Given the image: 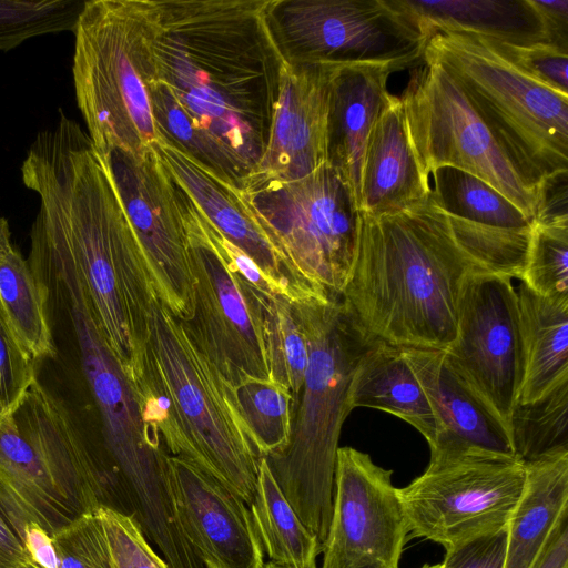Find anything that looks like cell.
Returning a JSON list of instances; mask_svg holds the SVG:
<instances>
[{"mask_svg": "<svg viewBox=\"0 0 568 568\" xmlns=\"http://www.w3.org/2000/svg\"><path fill=\"white\" fill-rule=\"evenodd\" d=\"M148 87L159 141L241 192L268 143L285 61L268 0H160Z\"/></svg>", "mask_w": 568, "mask_h": 568, "instance_id": "obj_1", "label": "cell"}, {"mask_svg": "<svg viewBox=\"0 0 568 568\" xmlns=\"http://www.w3.org/2000/svg\"><path fill=\"white\" fill-rule=\"evenodd\" d=\"M21 179L40 200L30 233L32 272L44 287L80 292L105 346L135 385L158 296L104 156L60 111L30 145Z\"/></svg>", "mask_w": 568, "mask_h": 568, "instance_id": "obj_2", "label": "cell"}, {"mask_svg": "<svg viewBox=\"0 0 568 568\" xmlns=\"http://www.w3.org/2000/svg\"><path fill=\"white\" fill-rule=\"evenodd\" d=\"M493 273L460 242L428 195L400 212H358L353 267L341 301L374 339L446 351L457 331L467 278Z\"/></svg>", "mask_w": 568, "mask_h": 568, "instance_id": "obj_3", "label": "cell"}, {"mask_svg": "<svg viewBox=\"0 0 568 568\" xmlns=\"http://www.w3.org/2000/svg\"><path fill=\"white\" fill-rule=\"evenodd\" d=\"M148 428L166 453L215 478L251 505L258 459L236 390L211 365L186 324L156 300L142 378L131 385Z\"/></svg>", "mask_w": 568, "mask_h": 568, "instance_id": "obj_4", "label": "cell"}, {"mask_svg": "<svg viewBox=\"0 0 568 568\" xmlns=\"http://www.w3.org/2000/svg\"><path fill=\"white\" fill-rule=\"evenodd\" d=\"M292 305L307 342L308 363L290 442L281 454L265 459L323 550L332 518L339 434L352 412L349 385L359 358L375 339L341 297Z\"/></svg>", "mask_w": 568, "mask_h": 568, "instance_id": "obj_5", "label": "cell"}, {"mask_svg": "<svg viewBox=\"0 0 568 568\" xmlns=\"http://www.w3.org/2000/svg\"><path fill=\"white\" fill-rule=\"evenodd\" d=\"M160 20V0H87L82 6L73 30V83L101 155L139 153L160 140L148 91Z\"/></svg>", "mask_w": 568, "mask_h": 568, "instance_id": "obj_6", "label": "cell"}, {"mask_svg": "<svg viewBox=\"0 0 568 568\" xmlns=\"http://www.w3.org/2000/svg\"><path fill=\"white\" fill-rule=\"evenodd\" d=\"M422 61L439 64L457 83L525 180L568 172V94L510 62L483 34L444 30L427 40Z\"/></svg>", "mask_w": 568, "mask_h": 568, "instance_id": "obj_7", "label": "cell"}, {"mask_svg": "<svg viewBox=\"0 0 568 568\" xmlns=\"http://www.w3.org/2000/svg\"><path fill=\"white\" fill-rule=\"evenodd\" d=\"M240 195L272 242L312 285L341 297L357 246L358 209L327 163L292 181L266 182Z\"/></svg>", "mask_w": 568, "mask_h": 568, "instance_id": "obj_8", "label": "cell"}, {"mask_svg": "<svg viewBox=\"0 0 568 568\" xmlns=\"http://www.w3.org/2000/svg\"><path fill=\"white\" fill-rule=\"evenodd\" d=\"M267 22L288 65L422 61L427 38L402 0H268Z\"/></svg>", "mask_w": 568, "mask_h": 568, "instance_id": "obj_9", "label": "cell"}, {"mask_svg": "<svg viewBox=\"0 0 568 568\" xmlns=\"http://www.w3.org/2000/svg\"><path fill=\"white\" fill-rule=\"evenodd\" d=\"M399 97L410 146L424 180L440 166L470 173L534 222L541 190L528 183L499 146L453 78L422 61Z\"/></svg>", "mask_w": 568, "mask_h": 568, "instance_id": "obj_10", "label": "cell"}, {"mask_svg": "<svg viewBox=\"0 0 568 568\" xmlns=\"http://www.w3.org/2000/svg\"><path fill=\"white\" fill-rule=\"evenodd\" d=\"M526 474L516 456L470 453L430 459L420 476L398 488L409 537L447 550L507 527Z\"/></svg>", "mask_w": 568, "mask_h": 568, "instance_id": "obj_11", "label": "cell"}, {"mask_svg": "<svg viewBox=\"0 0 568 568\" xmlns=\"http://www.w3.org/2000/svg\"><path fill=\"white\" fill-rule=\"evenodd\" d=\"M74 332L82 373L98 409L108 458L121 477L133 508L156 515L172 504L169 454L145 425L134 390L105 346L83 296L59 287Z\"/></svg>", "mask_w": 568, "mask_h": 568, "instance_id": "obj_12", "label": "cell"}, {"mask_svg": "<svg viewBox=\"0 0 568 568\" xmlns=\"http://www.w3.org/2000/svg\"><path fill=\"white\" fill-rule=\"evenodd\" d=\"M187 232L195 294L193 317L184 323L195 343L235 390L247 382L271 378L263 295L229 268L212 223L194 201Z\"/></svg>", "mask_w": 568, "mask_h": 568, "instance_id": "obj_13", "label": "cell"}, {"mask_svg": "<svg viewBox=\"0 0 568 568\" xmlns=\"http://www.w3.org/2000/svg\"><path fill=\"white\" fill-rule=\"evenodd\" d=\"M103 156L159 301L173 316L190 322L195 294L187 232L192 197L154 144L139 153L112 150Z\"/></svg>", "mask_w": 568, "mask_h": 568, "instance_id": "obj_14", "label": "cell"}, {"mask_svg": "<svg viewBox=\"0 0 568 568\" xmlns=\"http://www.w3.org/2000/svg\"><path fill=\"white\" fill-rule=\"evenodd\" d=\"M444 352L452 367L510 433L524 374L518 298L511 277L478 273L467 278L456 336Z\"/></svg>", "mask_w": 568, "mask_h": 568, "instance_id": "obj_15", "label": "cell"}, {"mask_svg": "<svg viewBox=\"0 0 568 568\" xmlns=\"http://www.w3.org/2000/svg\"><path fill=\"white\" fill-rule=\"evenodd\" d=\"M392 470L338 447L322 568H398L409 530Z\"/></svg>", "mask_w": 568, "mask_h": 568, "instance_id": "obj_16", "label": "cell"}, {"mask_svg": "<svg viewBox=\"0 0 568 568\" xmlns=\"http://www.w3.org/2000/svg\"><path fill=\"white\" fill-rule=\"evenodd\" d=\"M59 496L79 518L101 506L133 516L120 475L89 448L65 406L36 379L16 409Z\"/></svg>", "mask_w": 568, "mask_h": 568, "instance_id": "obj_17", "label": "cell"}, {"mask_svg": "<svg viewBox=\"0 0 568 568\" xmlns=\"http://www.w3.org/2000/svg\"><path fill=\"white\" fill-rule=\"evenodd\" d=\"M180 528L204 568H263L250 508L231 489L192 464L169 455Z\"/></svg>", "mask_w": 568, "mask_h": 568, "instance_id": "obj_18", "label": "cell"}, {"mask_svg": "<svg viewBox=\"0 0 568 568\" xmlns=\"http://www.w3.org/2000/svg\"><path fill=\"white\" fill-rule=\"evenodd\" d=\"M334 67L285 64L268 143L243 190L297 180L327 163L329 80Z\"/></svg>", "mask_w": 568, "mask_h": 568, "instance_id": "obj_19", "label": "cell"}, {"mask_svg": "<svg viewBox=\"0 0 568 568\" xmlns=\"http://www.w3.org/2000/svg\"><path fill=\"white\" fill-rule=\"evenodd\" d=\"M154 146L207 220L257 264L281 296L291 303L333 298L293 267L255 220L239 191L175 146L164 141L156 142Z\"/></svg>", "mask_w": 568, "mask_h": 568, "instance_id": "obj_20", "label": "cell"}, {"mask_svg": "<svg viewBox=\"0 0 568 568\" xmlns=\"http://www.w3.org/2000/svg\"><path fill=\"white\" fill-rule=\"evenodd\" d=\"M400 348L435 416L430 459L470 453L515 456L506 424L452 367L444 351Z\"/></svg>", "mask_w": 568, "mask_h": 568, "instance_id": "obj_21", "label": "cell"}, {"mask_svg": "<svg viewBox=\"0 0 568 568\" xmlns=\"http://www.w3.org/2000/svg\"><path fill=\"white\" fill-rule=\"evenodd\" d=\"M389 63L335 64L329 80L326 151L329 164L351 189L358 212L364 154L374 123L390 98Z\"/></svg>", "mask_w": 568, "mask_h": 568, "instance_id": "obj_22", "label": "cell"}, {"mask_svg": "<svg viewBox=\"0 0 568 568\" xmlns=\"http://www.w3.org/2000/svg\"><path fill=\"white\" fill-rule=\"evenodd\" d=\"M430 193L405 125L399 97L390 94L371 131L361 178L359 212L379 216L400 212Z\"/></svg>", "mask_w": 568, "mask_h": 568, "instance_id": "obj_23", "label": "cell"}, {"mask_svg": "<svg viewBox=\"0 0 568 568\" xmlns=\"http://www.w3.org/2000/svg\"><path fill=\"white\" fill-rule=\"evenodd\" d=\"M0 514L21 541L31 524L52 537L77 519L13 412L0 415Z\"/></svg>", "mask_w": 568, "mask_h": 568, "instance_id": "obj_24", "label": "cell"}, {"mask_svg": "<svg viewBox=\"0 0 568 568\" xmlns=\"http://www.w3.org/2000/svg\"><path fill=\"white\" fill-rule=\"evenodd\" d=\"M348 404L384 410L415 427L430 445L436 420L429 400L400 347L375 339L354 372Z\"/></svg>", "mask_w": 568, "mask_h": 568, "instance_id": "obj_25", "label": "cell"}, {"mask_svg": "<svg viewBox=\"0 0 568 568\" xmlns=\"http://www.w3.org/2000/svg\"><path fill=\"white\" fill-rule=\"evenodd\" d=\"M526 471L524 494L508 524L504 568H532L568 509V449L527 463Z\"/></svg>", "mask_w": 568, "mask_h": 568, "instance_id": "obj_26", "label": "cell"}, {"mask_svg": "<svg viewBox=\"0 0 568 568\" xmlns=\"http://www.w3.org/2000/svg\"><path fill=\"white\" fill-rule=\"evenodd\" d=\"M524 374L517 403H532L568 382V303L517 291Z\"/></svg>", "mask_w": 568, "mask_h": 568, "instance_id": "obj_27", "label": "cell"}, {"mask_svg": "<svg viewBox=\"0 0 568 568\" xmlns=\"http://www.w3.org/2000/svg\"><path fill=\"white\" fill-rule=\"evenodd\" d=\"M402 1L416 17L427 40L437 31L453 30L516 44L550 43L532 0Z\"/></svg>", "mask_w": 568, "mask_h": 568, "instance_id": "obj_28", "label": "cell"}, {"mask_svg": "<svg viewBox=\"0 0 568 568\" xmlns=\"http://www.w3.org/2000/svg\"><path fill=\"white\" fill-rule=\"evenodd\" d=\"M250 510L270 561L286 568H317L321 546L285 498L263 457L258 459Z\"/></svg>", "mask_w": 568, "mask_h": 568, "instance_id": "obj_29", "label": "cell"}, {"mask_svg": "<svg viewBox=\"0 0 568 568\" xmlns=\"http://www.w3.org/2000/svg\"><path fill=\"white\" fill-rule=\"evenodd\" d=\"M49 295L14 247L0 262V301L17 336L37 362L55 354L47 314Z\"/></svg>", "mask_w": 568, "mask_h": 568, "instance_id": "obj_30", "label": "cell"}, {"mask_svg": "<svg viewBox=\"0 0 568 568\" xmlns=\"http://www.w3.org/2000/svg\"><path fill=\"white\" fill-rule=\"evenodd\" d=\"M430 175L434 185L429 196L448 214L501 229H527L532 224L508 199L470 173L440 166Z\"/></svg>", "mask_w": 568, "mask_h": 568, "instance_id": "obj_31", "label": "cell"}, {"mask_svg": "<svg viewBox=\"0 0 568 568\" xmlns=\"http://www.w3.org/2000/svg\"><path fill=\"white\" fill-rule=\"evenodd\" d=\"M236 400L260 457L281 454L290 442L296 410L288 388L272 378L251 381L236 389Z\"/></svg>", "mask_w": 568, "mask_h": 568, "instance_id": "obj_32", "label": "cell"}, {"mask_svg": "<svg viewBox=\"0 0 568 568\" xmlns=\"http://www.w3.org/2000/svg\"><path fill=\"white\" fill-rule=\"evenodd\" d=\"M510 437L515 456L525 464L568 449V382L539 400L517 403Z\"/></svg>", "mask_w": 568, "mask_h": 568, "instance_id": "obj_33", "label": "cell"}, {"mask_svg": "<svg viewBox=\"0 0 568 568\" xmlns=\"http://www.w3.org/2000/svg\"><path fill=\"white\" fill-rule=\"evenodd\" d=\"M263 297L270 377L286 386L297 405L308 363L307 342L292 303L277 295Z\"/></svg>", "mask_w": 568, "mask_h": 568, "instance_id": "obj_34", "label": "cell"}, {"mask_svg": "<svg viewBox=\"0 0 568 568\" xmlns=\"http://www.w3.org/2000/svg\"><path fill=\"white\" fill-rule=\"evenodd\" d=\"M520 280L542 297L568 303V216L532 222Z\"/></svg>", "mask_w": 568, "mask_h": 568, "instance_id": "obj_35", "label": "cell"}, {"mask_svg": "<svg viewBox=\"0 0 568 568\" xmlns=\"http://www.w3.org/2000/svg\"><path fill=\"white\" fill-rule=\"evenodd\" d=\"M83 0H0V51L45 34L74 30Z\"/></svg>", "mask_w": 568, "mask_h": 568, "instance_id": "obj_36", "label": "cell"}, {"mask_svg": "<svg viewBox=\"0 0 568 568\" xmlns=\"http://www.w3.org/2000/svg\"><path fill=\"white\" fill-rule=\"evenodd\" d=\"M59 568H114L97 511L83 515L52 536Z\"/></svg>", "mask_w": 568, "mask_h": 568, "instance_id": "obj_37", "label": "cell"}, {"mask_svg": "<svg viewBox=\"0 0 568 568\" xmlns=\"http://www.w3.org/2000/svg\"><path fill=\"white\" fill-rule=\"evenodd\" d=\"M110 547L114 568H171L159 556L133 516L101 506L97 510Z\"/></svg>", "mask_w": 568, "mask_h": 568, "instance_id": "obj_38", "label": "cell"}, {"mask_svg": "<svg viewBox=\"0 0 568 568\" xmlns=\"http://www.w3.org/2000/svg\"><path fill=\"white\" fill-rule=\"evenodd\" d=\"M34 361L30 357L0 301V408H17L30 385L37 379Z\"/></svg>", "mask_w": 568, "mask_h": 568, "instance_id": "obj_39", "label": "cell"}, {"mask_svg": "<svg viewBox=\"0 0 568 568\" xmlns=\"http://www.w3.org/2000/svg\"><path fill=\"white\" fill-rule=\"evenodd\" d=\"M487 38L519 69L546 85L568 94V50L544 42L516 44Z\"/></svg>", "mask_w": 568, "mask_h": 568, "instance_id": "obj_40", "label": "cell"}, {"mask_svg": "<svg viewBox=\"0 0 568 568\" xmlns=\"http://www.w3.org/2000/svg\"><path fill=\"white\" fill-rule=\"evenodd\" d=\"M508 526L446 550L440 568H504Z\"/></svg>", "mask_w": 568, "mask_h": 568, "instance_id": "obj_41", "label": "cell"}, {"mask_svg": "<svg viewBox=\"0 0 568 568\" xmlns=\"http://www.w3.org/2000/svg\"><path fill=\"white\" fill-rule=\"evenodd\" d=\"M213 236L226 265L232 272L244 280L261 295L265 297L281 296L277 288L265 276L257 264L239 247L230 243L214 225Z\"/></svg>", "mask_w": 568, "mask_h": 568, "instance_id": "obj_42", "label": "cell"}, {"mask_svg": "<svg viewBox=\"0 0 568 568\" xmlns=\"http://www.w3.org/2000/svg\"><path fill=\"white\" fill-rule=\"evenodd\" d=\"M532 2L542 19L549 42L568 50V0Z\"/></svg>", "mask_w": 568, "mask_h": 568, "instance_id": "obj_43", "label": "cell"}, {"mask_svg": "<svg viewBox=\"0 0 568 568\" xmlns=\"http://www.w3.org/2000/svg\"><path fill=\"white\" fill-rule=\"evenodd\" d=\"M532 568H568V509L552 527Z\"/></svg>", "mask_w": 568, "mask_h": 568, "instance_id": "obj_44", "label": "cell"}, {"mask_svg": "<svg viewBox=\"0 0 568 568\" xmlns=\"http://www.w3.org/2000/svg\"><path fill=\"white\" fill-rule=\"evenodd\" d=\"M22 544L33 568H59L52 537L40 526L36 524L27 526Z\"/></svg>", "mask_w": 568, "mask_h": 568, "instance_id": "obj_45", "label": "cell"}, {"mask_svg": "<svg viewBox=\"0 0 568 568\" xmlns=\"http://www.w3.org/2000/svg\"><path fill=\"white\" fill-rule=\"evenodd\" d=\"M0 568H33L27 550L0 514Z\"/></svg>", "mask_w": 568, "mask_h": 568, "instance_id": "obj_46", "label": "cell"}, {"mask_svg": "<svg viewBox=\"0 0 568 568\" xmlns=\"http://www.w3.org/2000/svg\"><path fill=\"white\" fill-rule=\"evenodd\" d=\"M13 248L11 242V232L9 222L4 217H0V262Z\"/></svg>", "mask_w": 568, "mask_h": 568, "instance_id": "obj_47", "label": "cell"}, {"mask_svg": "<svg viewBox=\"0 0 568 568\" xmlns=\"http://www.w3.org/2000/svg\"><path fill=\"white\" fill-rule=\"evenodd\" d=\"M263 568H286V567H283V566L276 565L272 561H268L267 564H264Z\"/></svg>", "mask_w": 568, "mask_h": 568, "instance_id": "obj_48", "label": "cell"}, {"mask_svg": "<svg viewBox=\"0 0 568 568\" xmlns=\"http://www.w3.org/2000/svg\"><path fill=\"white\" fill-rule=\"evenodd\" d=\"M422 568H440V564H437V565H424Z\"/></svg>", "mask_w": 568, "mask_h": 568, "instance_id": "obj_49", "label": "cell"}, {"mask_svg": "<svg viewBox=\"0 0 568 568\" xmlns=\"http://www.w3.org/2000/svg\"><path fill=\"white\" fill-rule=\"evenodd\" d=\"M1 414H2V410H1V408H0V415H1Z\"/></svg>", "mask_w": 568, "mask_h": 568, "instance_id": "obj_50", "label": "cell"}]
</instances>
